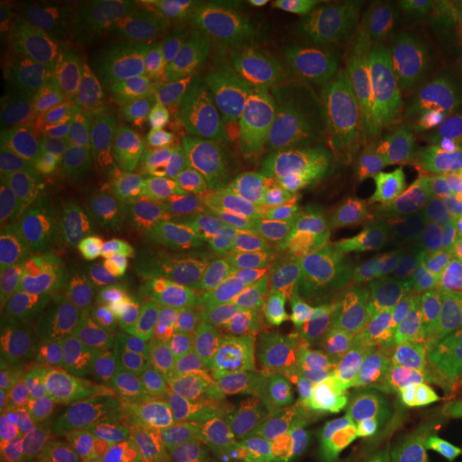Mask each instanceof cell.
I'll list each match as a JSON object with an SVG mask.
<instances>
[{
	"mask_svg": "<svg viewBox=\"0 0 462 462\" xmlns=\"http://www.w3.org/2000/svg\"><path fill=\"white\" fill-rule=\"evenodd\" d=\"M259 238L257 218L245 190L231 178L215 152L208 154L206 193L190 236V265L223 285L257 279Z\"/></svg>",
	"mask_w": 462,
	"mask_h": 462,
	"instance_id": "obj_12",
	"label": "cell"
},
{
	"mask_svg": "<svg viewBox=\"0 0 462 462\" xmlns=\"http://www.w3.org/2000/svg\"><path fill=\"white\" fill-rule=\"evenodd\" d=\"M3 364L26 373L65 396L82 411L103 390L99 349H95L82 309H65L37 319L3 326Z\"/></svg>",
	"mask_w": 462,
	"mask_h": 462,
	"instance_id": "obj_10",
	"label": "cell"
},
{
	"mask_svg": "<svg viewBox=\"0 0 462 462\" xmlns=\"http://www.w3.org/2000/svg\"><path fill=\"white\" fill-rule=\"evenodd\" d=\"M368 357L383 373L413 371V368L430 366L437 354V340L430 332L407 323H377L366 343Z\"/></svg>",
	"mask_w": 462,
	"mask_h": 462,
	"instance_id": "obj_28",
	"label": "cell"
},
{
	"mask_svg": "<svg viewBox=\"0 0 462 462\" xmlns=\"http://www.w3.org/2000/svg\"><path fill=\"white\" fill-rule=\"evenodd\" d=\"M0 263L3 326L88 302L82 245L37 227L5 242Z\"/></svg>",
	"mask_w": 462,
	"mask_h": 462,
	"instance_id": "obj_11",
	"label": "cell"
},
{
	"mask_svg": "<svg viewBox=\"0 0 462 462\" xmlns=\"http://www.w3.org/2000/svg\"><path fill=\"white\" fill-rule=\"evenodd\" d=\"M456 366H458V371L462 374V343L458 345V349H456Z\"/></svg>",
	"mask_w": 462,
	"mask_h": 462,
	"instance_id": "obj_39",
	"label": "cell"
},
{
	"mask_svg": "<svg viewBox=\"0 0 462 462\" xmlns=\"http://www.w3.org/2000/svg\"><path fill=\"white\" fill-rule=\"evenodd\" d=\"M34 50L37 45H32V28L26 15L3 5V11H0V82H3L5 95L14 90L15 84H24Z\"/></svg>",
	"mask_w": 462,
	"mask_h": 462,
	"instance_id": "obj_34",
	"label": "cell"
},
{
	"mask_svg": "<svg viewBox=\"0 0 462 462\" xmlns=\"http://www.w3.org/2000/svg\"><path fill=\"white\" fill-rule=\"evenodd\" d=\"M462 193V109L415 173L411 201L426 206Z\"/></svg>",
	"mask_w": 462,
	"mask_h": 462,
	"instance_id": "obj_27",
	"label": "cell"
},
{
	"mask_svg": "<svg viewBox=\"0 0 462 462\" xmlns=\"http://www.w3.org/2000/svg\"><path fill=\"white\" fill-rule=\"evenodd\" d=\"M390 257L388 242L379 238L306 265L300 281L315 302L349 319L366 304L377 274Z\"/></svg>",
	"mask_w": 462,
	"mask_h": 462,
	"instance_id": "obj_20",
	"label": "cell"
},
{
	"mask_svg": "<svg viewBox=\"0 0 462 462\" xmlns=\"http://www.w3.org/2000/svg\"><path fill=\"white\" fill-rule=\"evenodd\" d=\"M462 426V374L456 364H439L424 407L411 426L409 443L439 448Z\"/></svg>",
	"mask_w": 462,
	"mask_h": 462,
	"instance_id": "obj_26",
	"label": "cell"
},
{
	"mask_svg": "<svg viewBox=\"0 0 462 462\" xmlns=\"http://www.w3.org/2000/svg\"><path fill=\"white\" fill-rule=\"evenodd\" d=\"M167 253L165 240L150 223L143 208L131 198L103 218L82 242L86 287L92 296L131 268Z\"/></svg>",
	"mask_w": 462,
	"mask_h": 462,
	"instance_id": "obj_16",
	"label": "cell"
},
{
	"mask_svg": "<svg viewBox=\"0 0 462 462\" xmlns=\"http://www.w3.org/2000/svg\"><path fill=\"white\" fill-rule=\"evenodd\" d=\"M340 5L323 0H229L189 26L178 99L223 114L276 79L282 62L340 20Z\"/></svg>",
	"mask_w": 462,
	"mask_h": 462,
	"instance_id": "obj_2",
	"label": "cell"
},
{
	"mask_svg": "<svg viewBox=\"0 0 462 462\" xmlns=\"http://www.w3.org/2000/svg\"><path fill=\"white\" fill-rule=\"evenodd\" d=\"M206 165L208 154L189 125L154 120L137 154L133 198L167 251L187 255L206 193Z\"/></svg>",
	"mask_w": 462,
	"mask_h": 462,
	"instance_id": "obj_8",
	"label": "cell"
},
{
	"mask_svg": "<svg viewBox=\"0 0 462 462\" xmlns=\"http://www.w3.org/2000/svg\"><path fill=\"white\" fill-rule=\"evenodd\" d=\"M0 430L5 443H15L42 430L97 435L78 404L9 364H3L0 371Z\"/></svg>",
	"mask_w": 462,
	"mask_h": 462,
	"instance_id": "obj_19",
	"label": "cell"
},
{
	"mask_svg": "<svg viewBox=\"0 0 462 462\" xmlns=\"http://www.w3.org/2000/svg\"><path fill=\"white\" fill-rule=\"evenodd\" d=\"M383 240L392 257L443 273L462 240V193L426 206H385Z\"/></svg>",
	"mask_w": 462,
	"mask_h": 462,
	"instance_id": "obj_18",
	"label": "cell"
},
{
	"mask_svg": "<svg viewBox=\"0 0 462 462\" xmlns=\"http://www.w3.org/2000/svg\"><path fill=\"white\" fill-rule=\"evenodd\" d=\"M441 300L449 313L462 321V240L441 273Z\"/></svg>",
	"mask_w": 462,
	"mask_h": 462,
	"instance_id": "obj_36",
	"label": "cell"
},
{
	"mask_svg": "<svg viewBox=\"0 0 462 462\" xmlns=\"http://www.w3.org/2000/svg\"><path fill=\"white\" fill-rule=\"evenodd\" d=\"M293 310L287 289L262 276L229 287L227 373L231 394L253 424L281 426L285 356Z\"/></svg>",
	"mask_w": 462,
	"mask_h": 462,
	"instance_id": "obj_7",
	"label": "cell"
},
{
	"mask_svg": "<svg viewBox=\"0 0 462 462\" xmlns=\"http://www.w3.org/2000/svg\"><path fill=\"white\" fill-rule=\"evenodd\" d=\"M227 310L229 287L193 265L170 338L176 364L227 373Z\"/></svg>",
	"mask_w": 462,
	"mask_h": 462,
	"instance_id": "obj_17",
	"label": "cell"
},
{
	"mask_svg": "<svg viewBox=\"0 0 462 462\" xmlns=\"http://www.w3.org/2000/svg\"><path fill=\"white\" fill-rule=\"evenodd\" d=\"M426 282L420 270L404 259L390 257L381 268L371 291V302L379 323L398 326L418 313L424 304Z\"/></svg>",
	"mask_w": 462,
	"mask_h": 462,
	"instance_id": "obj_29",
	"label": "cell"
},
{
	"mask_svg": "<svg viewBox=\"0 0 462 462\" xmlns=\"http://www.w3.org/2000/svg\"><path fill=\"white\" fill-rule=\"evenodd\" d=\"M439 364L398 373H364L351 398L356 429L377 441L409 443Z\"/></svg>",
	"mask_w": 462,
	"mask_h": 462,
	"instance_id": "obj_15",
	"label": "cell"
},
{
	"mask_svg": "<svg viewBox=\"0 0 462 462\" xmlns=\"http://www.w3.org/2000/svg\"><path fill=\"white\" fill-rule=\"evenodd\" d=\"M351 7L392 28L426 56L462 50V0H362Z\"/></svg>",
	"mask_w": 462,
	"mask_h": 462,
	"instance_id": "obj_22",
	"label": "cell"
},
{
	"mask_svg": "<svg viewBox=\"0 0 462 462\" xmlns=\"http://www.w3.org/2000/svg\"><path fill=\"white\" fill-rule=\"evenodd\" d=\"M176 304L161 306V309L135 310V313H114L101 317L92 323L90 332H99L103 343H120L135 346H159L170 345L173 323L178 315Z\"/></svg>",
	"mask_w": 462,
	"mask_h": 462,
	"instance_id": "obj_31",
	"label": "cell"
},
{
	"mask_svg": "<svg viewBox=\"0 0 462 462\" xmlns=\"http://www.w3.org/2000/svg\"><path fill=\"white\" fill-rule=\"evenodd\" d=\"M362 366V349L334 323L310 313L293 317L285 356V394L300 424L332 429L354 398Z\"/></svg>",
	"mask_w": 462,
	"mask_h": 462,
	"instance_id": "obj_9",
	"label": "cell"
},
{
	"mask_svg": "<svg viewBox=\"0 0 462 462\" xmlns=\"http://www.w3.org/2000/svg\"><path fill=\"white\" fill-rule=\"evenodd\" d=\"M99 364L103 383L126 385L157 396L161 383L176 366V360L170 345L135 346L101 343Z\"/></svg>",
	"mask_w": 462,
	"mask_h": 462,
	"instance_id": "obj_25",
	"label": "cell"
},
{
	"mask_svg": "<svg viewBox=\"0 0 462 462\" xmlns=\"http://www.w3.org/2000/svg\"><path fill=\"white\" fill-rule=\"evenodd\" d=\"M279 462H360V449L351 437L330 430H317L285 421L276 429Z\"/></svg>",
	"mask_w": 462,
	"mask_h": 462,
	"instance_id": "obj_30",
	"label": "cell"
},
{
	"mask_svg": "<svg viewBox=\"0 0 462 462\" xmlns=\"http://www.w3.org/2000/svg\"><path fill=\"white\" fill-rule=\"evenodd\" d=\"M154 398L157 396L126 385L103 383V390L84 413L97 435L125 437L142 424L150 404H154Z\"/></svg>",
	"mask_w": 462,
	"mask_h": 462,
	"instance_id": "obj_32",
	"label": "cell"
},
{
	"mask_svg": "<svg viewBox=\"0 0 462 462\" xmlns=\"http://www.w3.org/2000/svg\"><path fill=\"white\" fill-rule=\"evenodd\" d=\"M231 396L229 373L176 364L161 383L154 411L171 439L190 449H204L225 429Z\"/></svg>",
	"mask_w": 462,
	"mask_h": 462,
	"instance_id": "obj_14",
	"label": "cell"
},
{
	"mask_svg": "<svg viewBox=\"0 0 462 462\" xmlns=\"http://www.w3.org/2000/svg\"><path fill=\"white\" fill-rule=\"evenodd\" d=\"M193 265L182 253L167 251L152 262L131 268L129 273L99 289L86 302L88 328L101 317L114 313L161 309L180 300Z\"/></svg>",
	"mask_w": 462,
	"mask_h": 462,
	"instance_id": "obj_21",
	"label": "cell"
},
{
	"mask_svg": "<svg viewBox=\"0 0 462 462\" xmlns=\"http://www.w3.org/2000/svg\"><path fill=\"white\" fill-rule=\"evenodd\" d=\"M360 462H446L437 448L418 443L373 441L360 449Z\"/></svg>",
	"mask_w": 462,
	"mask_h": 462,
	"instance_id": "obj_35",
	"label": "cell"
},
{
	"mask_svg": "<svg viewBox=\"0 0 462 462\" xmlns=\"http://www.w3.org/2000/svg\"><path fill=\"white\" fill-rule=\"evenodd\" d=\"M282 251L300 265L383 238L385 206L366 189L285 208L270 221Z\"/></svg>",
	"mask_w": 462,
	"mask_h": 462,
	"instance_id": "obj_13",
	"label": "cell"
},
{
	"mask_svg": "<svg viewBox=\"0 0 462 462\" xmlns=\"http://www.w3.org/2000/svg\"><path fill=\"white\" fill-rule=\"evenodd\" d=\"M50 42L106 75L143 106L178 97L187 22L120 5H71L45 22Z\"/></svg>",
	"mask_w": 462,
	"mask_h": 462,
	"instance_id": "obj_4",
	"label": "cell"
},
{
	"mask_svg": "<svg viewBox=\"0 0 462 462\" xmlns=\"http://www.w3.org/2000/svg\"><path fill=\"white\" fill-rule=\"evenodd\" d=\"M426 54L377 20H338L282 62L276 82L317 103L374 106L420 78Z\"/></svg>",
	"mask_w": 462,
	"mask_h": 462,
	"instance_id": "obj_5",
	"label": "cell"
},
{
	"mask_svg": "<svg viewBox=\"0 0 462 462\" xmlns=\"http://www.w3.org/2000/svg\"><path fill=\"white\" fill-rule=\"evenodd\" d=\"M437 452L443 456L446 462H462V426L456 429L452 435L437 448Z\"/></svg>",
	"mask_w": 462,
	"mask_h": 462,
	"instance_id": "obj_37",
	"label": "cell"
},
{
	"mask_svg": "<svg viewBox=\"0 0 462 462\" xmlns=\"http://www.w3.org/2000/svg\"><path fill=\"white\" fill-rule=\"evenodd\" d=\"M0 462H22V460L17 458L14 448H11L9 443L3 441V446H0Z\"/></svg>",
	"mask_w": 462,
	"mask_h": 462,
	"instance_id": "obj_38",
	"label": "cell"
},
{
	"mask_svg": "<svg viewBox=\"0 0 462 462\" xmlns=\"http://www.w3.org/2000/svg\"><path fill=\"white\" fill-rule=\"evenodd\" d=\"M22 462H107L99 435L42 430L9 443Z\"/></svg>",
	"mask_w": 462,
	"mask_h": 462,
	"instance_id": "obj_33",
	"label": "cell"
},
{
	"mask_svg": "<svg viewBox=\"0 0 462 462\" xmlns=\"http://www.w3.org/2000/svg\"><path fill=\"white\" fill-rule=\"evenodd\" d=\"M22 103L28 123L43 137L131 170L157 120L148 106L50 39L37 43Z\"/></svg>",
	"mask_w": 462,
	"mask_h": 462,
	"instance_id": "obj_3",
	"label": "cell"
},
{
	"mask_svg": "<svg viewBox=\"0 0 462 462\" xmlns=\"http://www.w3.org/2000/svg\"><path fill=\"white\" fill-rule=\"evenodd\" d=\"M379 107L298 103L240 133L231 165L263 221L285 208L364 189L362 143Z\"/></svg>",
	"mask_w": 462,
	"mask_h": 462,
	"instance_id": "obj_1",
	"label": "cell"
},
{
	"mask_svg": "<svg viewBox=\"0 0 462 462\" xmlns=\"http://www.w3.org/2000/svg\"><path fill=\"white\" fill-rule=\"evenodd\" d=\"M135 170L42 137L11 167V193L39 229L75 245L133 198Z\"/></svg>",
	"mask_w": 462,
	"mask_h": 462,
	"instance_id": "obj_6",
	"label": "cell"
},
{
	"mask_svg": "<svg viewBox=\"0 0 462 462\" xmlns=\"http://www.w3.org/2000/svg\"><path fill=\"white\" fill-rule=\"evenodd\" d=\"M415 159L421 163L443 140L462 109V71L448 69L421 82L401 107Z\"/></svg>",
	"mask_w": 462,
	"mask_h": 462,
	"instance_id": "obj_24",
	"label": "cell"
},
{
	"mask_svg": "<svg viewBox=\"0 0 462 462\" xmlns=\"http://www.w3.org/2000/svg\"><path fill=\"white\" fill-rule=\"evenodd\" d=\"M401 109L381 106L362 143V187L383 201L411 199L418 173Z\"/></svg>",
	"mask_w": 462,
	"mask_h": 462,
	"instance_id": "obj_23",
	"label": "cell"
}]
</instances>
